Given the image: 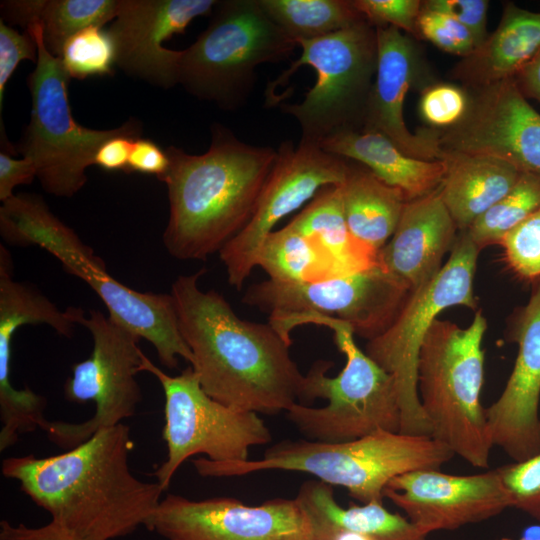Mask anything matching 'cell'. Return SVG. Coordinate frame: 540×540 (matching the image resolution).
<instances>
[{
    "instance_id": "cell-1",
    "label": "cell",
    "mask_w": 540,
    "mask_h": 540,
    "mask_svg": "<svg viewBox=\"0 0 540 540\" xmlns=\"http://www.w3.org/2000/svg\"><path fill=\"white\" fill-rule=\"evenodd\" d=\"M205 268L171 285L178 328L191 350L202 389L240 410L275 415L302 397L305 375L287 343L268 323L241 319L216 290L203 291Z\"/></svg>"
},
{
    "instance_id": "cell-2",
    "label": "cell",
    "mask_w": 540,
    "mask_h": 540,
    "mask_svg": "<svg viewBox=\"0 0 540 540\" xmlns=\"http://www.w3.org/2000/svg\"><path fill=\"white\" fill-rule=\"evenodd\" d=\"M133 447L130 429L121 423L61 454L6 458L1 471L81 540H113L145 527L164 492L157 481L133 475Z\"/></svg>"
},
{
    "instance_id": "cell-3",
    "label": "cell",
    "mask_w": 540,
    "mask_h": 540,
    "mask_svg": "<svg viewBox=\"0 0 540 540\" xmlns=\"http://www.w3.org/2000/svg\"><path fill=\"white\" fill-rule=\"evenodd\" d=\"M169 218L162 240L174 258L207 260L250 221L277 157V149L239 140L219 123L200 155L169 146Z\"/></svg>"
},
{
    "instance_id": "cell-4",
    "label": "cell",
    "mask_w": 540,
    "mask_h": 540,
    "mask_svg": "<svg viewBox=\"0 0 540 540\" xmlns=\"http://www.w3.org/2000/svg\"><path fill=\"white\" fill-rule=\"evenodd\" d=\"M0 233L11 246H38L53 255L67 273L90 286L113 321L152 344L162 365L176 368L179 357L192 363L172 295L139 292L111 276L105 262L49 210L40 195L20 193L2 202Z\"/></svg>"
},
{
    "instance_id": "cell-5",
    "label": "cell",
    "mask_w": 540,
    "mask_h": 540,
    "mask_svg": "<svg viewBox=\"0 0 540 540\" xmlns=\"http://www.w3.org/2000/svg\"><path fill=\"white\" fill-rule=\"evenodd\" d=\"M454 453L431 436L380 430L359 439L326 443L282 440L269 447L263 458L241 462L193 460L202 477L243 476L265 470L311 474L331 486L343 487L361 504L383 503L388 483L405 473L440 469Z\"/></svg>"
},
{
    "instance_id": "cell-6",
    "label": "cell",
    "mask_w": 540,
    "mask_h": 540,
    "mask_svg": "<svg viewBox=\"0 0 540 540\" xmlns=\"http://www.w3.org/2000/svg\"><path fill=\"white\" fill-rule=\"evenodd\" d=\"M486 330L481 310L465 328L436 319L421 345L417 371L418 396L431 437L481 469L489 467L494 447L481 403Z\"/></svg>"
},
{
    "instance_id": "cell-7",
    "label": "cell",
    "mask_w": 540,
    "mask_h": 540,
    "mask_svg": "<svg viewBox=\"0 0 540 540\" xmlns=\"http://www.w3.org/2000/svg\"><path fill=\"white\" fill-rule=\"evenodd\" d=\"M309 324L328 327L345 355L344 368L327 376L332 362L319 360L305 375L300 403L287 418L307 439L345 442L385 430L400 432L401 411L394 379L354 340L352 329L331 318L316 317Z\"/></svg>"
},
{
    "instance_id": "cell-8",
    "label": "cell",
    "mask_w": 540,
    "mask_h": 540,
    "mask_svg": "<svg viewBox=\"0 0 540 540\" xmlns=\"http://www.w3.org/2000/svg\"><path fill=\"white\" fill-rule=\"evenodd\" d=\"M297 46L258 0L217 1L207 28L181 50L178 84L220 109L236 110L253 91L256 68L289 58Z\"/></svg>"
},
{
    "instance_id": "cell-9",
    "label": "cell",
    "mask_w": 540,
    "mask_h": 540,
    "mask_svg": "<svg viewBox=\"0 0 540 540\" xmlns=\"http://www.w3.org/2000/svg\"><path fill=\"white\" fill-rule=\"evenodd\" d=\"M301 56L277 79L268 83L265 95L269 106L277 87L303 65L312 67L317 80L302 102L282 106L301 129V142L319 145L344 131L364 125L366 107L376 71V29L366 20L338 32L296 41Z\"/></svg>"
},
{
    "instance_id": "cell-10",
    "label": "cell",
    "mask_w": 540,
    "mask_h": 540,
    "mask_svg": "<svg viewBox=\"0 0 540 540\" xmlns=\"http://www.w3.org/2000/svg\"><path fill=\"white\" fill-rule=\"evenodd\" d=\"M410 291L380 264L315 282L271 279L247 288L242 302L269 315L268 322L291 345V331L316 317L348 325L368 341L383 333Z\"/></svg>"
},
{
    "instance_id": "cell-11",
    "label": "cell",
    "mask_w": 540,
    "mask_h": 540,
    "mask_svg": "<svg viewBox=\"0 0 540 540\" xmlns=\"http://www.w3.org/2000/svg\"><path fill=\"white\" fill-rule=\"evenodd\" d=\"M479 252L467 232H460L439 273L411 291L389 327L365 346V353L394 379L402 433L431 436L418 396L420 348L442 311L453 306L477 307L474 277Z\"/></svg>"
},
{
    "instance_id": "cell-12",
    "label": "cell",
    "mask_w": 540,
    "mask_h": 540,
    "mask_svg": "<svg viewBox=\"0 0 540 540\" xmlns=\"http://www.w3.org/2000/svg\"><path fill=\"white\" fill-rule=\"evenodd\" d=\"M38 47L35 69L27 78L32 98L30 121L18 147L23 157L32 159L42 188L56 197H72L87 182L86 169L106 140L122 133L120 127L95 130L77 123L71 112L69 75L61 60L53 56L42 40L40 25H29Z\"/></svg>"
},
{
    "instance_id": "cell-13",
    "label": "cell",
    "mask_w": 540,
    "mask_h": 540,
    "mask_svg": "<svg viewBox=\"0 0 540 540\" xmlns=\"http://www.w3.org/2000/svg\"><path fill=\"white\" fill-rule=\"evenodd\" d=\"M139 372L152 374L165 397L162 436L167 458L153 472L164 491L178 468L194 455H205L213 462H241L249 460L250 447L271 441V432L258 413L210 397L191 366L171 376L141 352Z\"/></svg>"
},
{
    "instance_id": "cell-14",
    "label": "cell",
    "mask_w": 540,
    "mask_h": 540,
    "mask_svg": "<svg viewBox=\"0 0 540 540\" xmlns=\"http://www.w3.org/2000/svg\"><path fill=\"white\" fill-rule=\"evenodd\" d=\"M76 322L90 332L93 348L87 359L72 366L64 394L70 402H93L95 412L84 422L47 420L42 427L54 444L68 450L96 431L132 417L142 400L136 380L141 363L140 338L97 309H90L86 316L77 307Z\"/></svg>"
},
{
    "instance_id": "cell-15",
    "label": "cell",
    "mask_w": 540,
    "mask_h": 540,
    "mask_svg": "<svg viewBox=\"0 0 540 540\" xmlns=\"http://www.w3.org/2000/svg\"><path fill=\"white\" fill-rule=\"evenodd\" d=\"M349 169L345 158L319 145L284 141L247 225L219 251L227 281L240 290L256 268L258 252L274 226L325 187L341 185Z\"/></svg>"
},
{
    "instance_id": "cell-16",
    "label": "cell",
    "mask_w": 540,
    "mask_h": 540,
    "mask_svg": "<svg viewBox=\"0 0 540 540\" xmlns=\"http://www.w3.org/2000/svg\"><path fill=\"white\" fill-rule=\"evenodd\" d=\"M145 527L166 540H313L296 498L250 506L231 497L192 500L168 494Z\"/></svg>"
},
{
    "instance_id": "cell-17",
    "label": "cell",
    "mask_w": 540,
    "mask_h": 540,
    "mask_svg": "<svg viewBox=\"0 0 540 540\" xmlns=\"http://www.w3.org/2000/svg\"><path fill=\"white\" fill-rule=\"evenodd\" d=\"M439 143L444 152L489 156L540 174V114L514 78L479 87L463 120Z\"/></svg>"
},
{
    "instance_id": "cell-18",
    "label": "cell",
    "mask_w": 540,
    "mask_h": 540,
    "mask_svg": "<svg viewBox=\"0 0 540 540\" xmlns=\"http://www.w3.org/2000/svg\"><path fill=\"white\" fill-rule=\"evenodd\" d=\"M384 498L427 536L489 520L511 508L498 468L471 475L420 469L392 479Z\"/></svg>"
},
{
    "instance_id": "cell-19",
    "label": "cell",
    "mask_w": 540,
    "mask_h": 540,
    "mask_svg": "<svg viewBox=\"0 0 540 540\" xmlns=\"http://www.w3.org/2000/svg\"><path fill=\"white\" fill-rule=\"evenodd\" d=\"M509 336L517 344L514 366L485 413L493 446L521 462L540 452V279L513 316Z\"/></svg>"
},
{
    "instance_id": "cell-20",
    "label": "cell",
    "mask_w": 540,
    "mask_h": 540,
    "mask_svg": "<svg viewBox=\"0 0 540 540\" xmlns=\"http://www.w3.org/2000/svg\"><path fill=\"white\" fill-rule=\"evenodd\" d=\"M216 0H118L117 15L108 29L116 51V66L127 75L168 89L178 84L181 51L164 47L165 40L183 34L193 19L210 16Z\"/></svg>"
},
{
    "instance_id": "cell-21",
    "label": "cell",
    "mask_w": 540,
    "mask_h": 540,
    "mask_svg": "<svg viewBox=\"0 0 540 540\" xmlns=\"http://www.w3.org/2000/svg\"><path fill=\"white\" fill-rule=\"evenodd\" d=\"M376 79L372 85L362 130L384 135L414 158L444 160L439 135L412 133L404 120V102L416 68L413 42L401 30L376 27Z\"/></svg>"
},
{
    "instance_id": "cell-22",
    "label": "cell",
    "mask_w": 540,
    "mask_h": 540,
    "mask_svg": "<svg viewBox=\"0 0 540 540\" xmlns=\"http://www.w3.org/2000/svg\"><path fill=\"white\" fill-rule=\"evenodd\" d=\"M457 231L439 188L409 200L392 237L379 251V264L414 291L439 273L444 256L456 243Z\"/></svg>"
},
{
    "instance_id": "cell-23",
    "label": "cell",
    "mask_w": 540,
    "mask_h": 540,
    "mask_svg": "<svg viewBox=\"0 0 540 540\" xmlns=\"http://www.w3.org/2000/svg\"><path fill=\"white\" fill-rule=\"evenodd\" d=\"M332 487L309 480L300 486L295 497L310 521L313 540H331L339 534L362 540L427 539L407 517L390 512L383 503L340 506Z\"/></svg>"
},
{
    "instance_id": "cell-24",
    "label": "cell",
    "mask_w": 540,
    "mask_h": 540,
    "mask_svg": "<svg viewBox=\"0 0 540 540\" xmlns=\"http://www.w3.org/2000/svg\"><path fill=\"white\" fill-rule=\"evenodd\" d=\"M320 147L330 154L363 164L380 180L401 190L408 201L436 191L446 172L444 160L409 156L377 132L344 131L327 138Z\"/></svg>"
},
{
    "instance_id": "cell-25",
    "label": "cell",
    "mask_w": 540,
    "mask_h": 540,
    "mask_svg": "<svg viewBox=\"0 0 540 540\" xmlns=\"http://www.w3.org/2000/svg\"><path fill=\"white\" fill-rule=\"evenodd\" d=\"M444 161L439 192L459 232L504 197L521 174L509 163L484 155L445 152Z\"/></svg>"
},
{
    "instance_id": "cell-26",
    "label": "cell",
    "mask_w": 540,
    "mask_h": 540,
    "mask_svg": "<svg viewBox=\"0 0 540 540\" xmlns=\"http://www.w3.org/2000/svg\"><path fill=\"white\" fill-rule=\"evenodd\" d=\"M540 52V12L508 3L497 29L455 69L457 78L477 87L516 74Z\"/></svg>"
},
{
    "instance_id": "cell-27",
    "label": "cell",
    "mask_w": 540,
    "mask_h": 540,
    "mask_svg": "<svg viewBox=\"0 0 540 540\" xmlns=\"http://www.w3.org/2000/svg\"><path fill=\"white\" fill-rule=\"evenodd\" d=\"M343 211L351 235L369 248L380 251L392 237L408 201L370 170L349 166L341 185Z\"/></svg>"
},
{
    "instance_id": "cell-28",
    "label": "cell",
    "mask_w": 540,
    "mask_h": 540,
    "mask_svg": "<svg viewBox=\"0 0 540 540\" xmlns=\"http://www.w3.org/2000/svg\"><path fill=\"white\" fill-rule=\"evenodd\" d=\"M291 223L320 247L330 260L336 276L359 272L379 264V252L351 235L339 186L320 190Z\"/></svg>"
},
{
    "instance_id": "cell-29",
    "label": "cell",
    "mask_w": 540,
    "mask_h": 540,
    "mask_svg": "<svg viewBox=\"0 0 540 540\" xmlns=\"http://www.w3.org/2000/svg\"><path fill=\"white\" fill-rule=\"evenodd\" d=\"M256 266L277 282H315L336 276L320 247L291 222L266 237L258 252Z\"/></svg>"
},
{
    "instance_id": "cell-30",
    "label": "cell",
    "mask_w": 540,
    "mask_h": 540,
    "mask_svg": "<svg viewBox=\"0 0 540 540\" xmlns=\"http://www.w3.org/2000/svg\"><path fill=\"white\" fill-rule=\"evenodd\" d=\"M265 14L295 42L351 27L364 17L346 0H258Z\"/></svg>"
},
{
    "instance_id": "cell-31",
    "label": "cell",
    "mask_w": 540,
    "mask_h": 540,
    "mask_svg": "<svg viewBox=\"0 0 540 540\" xmlns=\"http://www.w3.org/2000/svg\"><path fill=\"white\" fill-rule=\"evenodd\" d=\"M117 7L118 0H27L26 13L29 25H40L46 49L59 57L71 36L113 21Z\"/></svg>"
},
{
    "instance_id": "cell-32",
    "label": "cell",
    "mask_w": 540,
    "mask_h": 540,
    "mask_svg": "<svg viewBox=\"0 0 540 540\" xmlns=\"http://www.w3.org/2000/svg\"><path fill=\"white\" fill-rule=\"evenodd\" d=\"M540 208V174L521 173L510 191L465 231L481 250Z\"/></svg>"
},
{
    "instance_id": "cell-33",
    "label": "cell",
    "mask_w": 540,
    "mask_h": 540,
    "mask_svg": "<svg viewBox=\"0 0 540 540\" xmlns=\"http://www.w3.org/2000/svg\"><path fill=\"white\" fill-rule=\"evenodd\" d=\"M70 78L111 76L116 66V51L108 30L87 27L64 44L58 57Z\"/></svg>"
},
{
    "instance_id": "cell-34",
    "label": "cell",
    "mask_w": 540,
    "mask_h": 540,
    "mask_svg": "<svg viewBox=\"0 0 540 540\" xmlns=\"http://www.w3.org/2000/svg\"><path fill=\"white\" fill-rule=\"evenodd\" d=\"M507 264L520 278L540 279V208L508 231L500 244Z\"/></svg>"
},
{
    "instance_id": "cell-35",
    "label": "cell",
    "mask_w": 540,
    "mask_h": 540,
    "mask_svg": "<svg viewBox=\"0 0 540 540\" xmlns=\"http://www.w3.org/2000/svg\"><path fill=\"white\" fill-rule=\"evenodd\" d=\"M511 507L540 523V452L524 461L498 467Z\"/></svg>"
},
{
    "instance_id": "cell-36",
    "label": "cell",
    "mask_w": 540,
    "mask_h": 540,
    "mask_svg": "<svg viewBox=\"0 0 540 540\" xmlns=\"http://www.w3.org/2000/svg\"><path fill=\"white\" fill-rule=\"evenodd\" d=\"M470 100L454 84L438 83L424 90L419 101V112L429 125L452 128L465 117Z\"/></svg>"
},
{
    "instance_id": "cell-37",
    "label": "cell",
    "mask_w": 540,
    "mask_h": 540,
    "mask_svg": "<svg viewBox=\"0 0 540 540\" xmlns=\"http://www.w3.org/2000/svg\"><path fill=\"white\" fill-rule=\"evenodd\" d=\"M417 32L439 49L463 58L476 49L471 33L457 20L440 11L422 7Z\"/></svg>"
},
{
    "instance_id": "cell-38",
    "label": "cell",
    "mask_w": 540,
    "mask_h": 540,
    "mask_svg": "<svg viewBox=\"0 0 540 540\" xmlns=\"http://www.w3.org/2000/svg\"><path fill=\"white\" fill-rule=\"evenodd\" d=\"M354 7L371 25L391 26L409 33L417 32L422 9L419 0H354Z\"/></svg>"
},
{
    "instance_id": "cell-39",
    "label": "cell",
    "mask_w": 540,
    "mask_h": 540,
    "mask_svg": "<svg viewBox=\"0 0 540 540\" xmlns=\"http://www.w3.org/2000/svg\"><path fill=\"white\" fill-rule=\"evenodd\" d=\"M37 56V43L29 31L20 34L0 20V112L7 82L18 64L23 60L36 63Z\"/></svg>"
},
{
    "instance_id": "cell-40",
    "label": "cell",
    "mask_w": 540,
    "mask_h": 540,
    "mask_svg": "<svg viewBox=\"0 0 540 540\" xmlns=\"http://www.w3.org/2000/svg\"><path fill=\"white\" fill-rule=\"evenodd\" d=\"M425 9L445 13L462 24L472 35L476 48L487 38L486 0H427L422 2Z\"/></svg>"
},
{
    "instance_id": "cell-41",
    "label": "cell",
    "mask_w": 540,
    "mask_h": 540,
    "mask_svg": "<svg viewBox=\"0 0 540 540\" xmlns=\"http://www.w3.org/2000/svg\"><path fill=\"white\" fill-rule=\"evenodd\" d=\"M142 124L136 118L127 120L126 129L106 140L98 148L94 165L109 172L124 171L127 173L128 162L133 143L141 137Z\"/></svg>"
},
{
    "instance_id": "cell-42",
    "label": "cell",
    "mask_w": 540,
    "mask_h": 540,
    "mask_svg": "<svg viewBox=\"0 0 540 540\" xmlns=\"http://www.w3.org/2000/svg\"><path fill=\"white\" fill-rule=\"evenodd\" d=\"M169 167V158L166 150H163L151 139L138 138L134 141L127 173L137 172L141 174L157 176L159 180L165 175Z\"/></svg>"
},
{
    "instance_id": "cell-43",
    "label": "cell",
    "mask_w": 540,
    "mask_h": 540,
    "mask_svg": "<svg viewBox=\"0 0 540 540\" xmlns=\"http://www.w3.org/2000/svg\"><path fill=\"white\" fill-rule=\"evenodd\" d=\"M37 176L32 159L23 157L15 159L9 153L0 152V200L10 199L17 185L30 184Z\"/></svg>"
},
{
    "instance_id": "cell-44",
    "label": "cell",
    "mask_w": 540,
    "mask_h": 540,
    "mask_svg": "<svg viewBox=\"0 0 540 540\" xmlns=\"http://www.w3.org/2000/svg\"><path fill=\"white\" fill-rule=\"evenodd\" d=\"M0 540H81L62 524L51 520L40 527H28L22 523L12 525L0 522Z\"/></svg>"
},
{
    "instance_id": "cell-45",
    "label": "cell",
    "mask_w": 540,
    "mask_h": 540,
    "mask_svg": "<svg viewBox=\"0 0 540 540\" xmlns=\"http://www.w3.org/2000/svg\"><path fill=\"white\" fill-rule=\"evenodd\" d=\"M514 79L526 98H534L540 103V52L516 74Z\"/></svg>"
},
{
    "instance_id": "cell-46",
    "label": "cell",
    "mask_w": 540,
    "mask_h": 540,
    "mask_svg": "<svg viewBox=\"0 0 540 540\" xmlns=\"http://www.w3.org/2000/svg\"><path fill=\"white\" fill-rule=\"evenodd\" d=\"M499 540H514V539H511V538H501Z\"/></svg>"
}]
</instances>
